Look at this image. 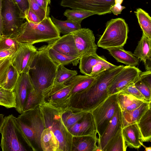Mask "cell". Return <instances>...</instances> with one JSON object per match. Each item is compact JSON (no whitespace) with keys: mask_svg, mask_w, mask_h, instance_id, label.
Returning <instances> with one entry per match:
<instances>
[{"mask_svg":"<svg viewBox=\"0 0 151 151\" xmlns=\"http://www.w3.org/2000/svg\"><path fill=\"white\" fill-rule=\"evenodd\" d=\"M107 50L117 61L127 66L135 67L139 64V60L131 52L124 50L123 46L111 48Z\"/></svg>","mask_w":151,"mask_h":151,"instance_id":"cell-21","label":"cell"},{"mask_svg":"<svg viewBox=\"0 0 151 151\" xmlns=\"http://www.w3.org/2000/svg\"><path fill=\"white\" fill-rule=\"evenodd\" d=\"M77 74L76 70H69L65 67L64 65H59L54 83L64 84Z\"/></svg>","mask_w":151,"mask_h":151,"instance_id":"cell-36","label":"cell"},{"mask_svg":"<svg viewBox=\"0 0 151 151\" xmlns=\"http://www.w3.org/2000/svg\"><path fill=\"white\" fill-rule=\"evenodd\" d=\"M12 57L0 58V86L4 80L8 70L11 65Z\"/></svg>","mask_w":151,"mask_h":151,"instance_id":"cell-41","label":"cell"},{"mask_svg":"<svg viewBox=\"0 0 151 151\" xmlns=\"http://www.w3.org/2000/svg\"><path fill=\"white\" fill-rule=\"evenodd\" d=\"M60 34L51 18L48 16L37 23L26 20L14 38L19 42L32 45L43 42L48 43L59 38Z\"/></svg>","mask_w":151,"mask_h":151,"instance_id":"cell-3","label":"cell"},{"mask_svg":"<svg viewBox=\"0 0 151 151\" xmlns=\"http://www.w3.org/2000/svg\"><path fill=\"white\" fill-rule=\"evenodd\" d=\"M19 75L16 69L11 64L1 86L6 89L13 90Z\"/></svg>","mask_w":151,"mask_h":151,"instance_id":"cell-37","label":"cell"},{"mask_svg":"<svg viewBox=\"0 0 151 151\" xmlns=\"http://www.w3.org/2000/svg\"><path fill=\"white\" fill-rule=\"evenodd\" d=\"M42 91L34 88L27 95L23 108V112L32 110L38 106L42 101Z\"/></svg>","mask_w":151,"mask_h":151,"instance_id":"cell-32","label":"cell"},{"mask_svg":"<svg viewBox=\"0 0 151 151\" xmlns=\"http://www.w3.org/2000/svg\"><path fill=\"white\" fill-rule=\"evenodd\" d=\"M72 33L81 58L97 54L98 46L92 31L88 28H81Z\"/></svg>","mask_w":151,"mask_h":151,"instance_id":"cell-13","label":"cell"},{"mask_svg":"<svg viewBox=\"0 0 151 151\" xmlns=\"http://www.w3.org/2000/svg\"><path fill=\"white\" fill-rule=\"evenodd\" d=\"M118 94L110 95L91 111L98 138L102 136L115 114L118 104Z\"/></svg>","mask_w":151,"mask_h":151,"instance_id":"cell-9","label":"cell"},{"mask_svg":"<svg viewBox=\"0 0 151 151\" xmlns=\"http://www.w3.org/2000/svg\"><path fill=\"white\" fill-rule=\"evenodd\" d=\"M45 128L51 130L59 144V151H71L72 135L64 126L61 118L62 111L41 104L39 106Z\"/></svg>","mask_w":151,"mask_h":151,"instance_id":"cell-5","label":"cell"},{"mask_svg":"<svg viewBox=\"0 0 151 151\" xmlns=\"http://www.w3.org/2000/svg\"><path fill=\"white\" fill-rule=\"evenodd\" d=\"M117 66L107 60L99 62L93 67L90 76H96L105 70L114 68Z\"/></svg>","mask_w":151,"mask_h":151,"instance_id":"cell-42","label":"cell"},{"mask_svg":"<svg viewBox=\"0 0 151 151\" xmlns=\"http://www.w3.org/2000/svg\"><path fill=\"white\" fill-rule=\"evenodd\" d=\"M151 107L141 117L137 124L143 142L151 140Z\"/></svg>","mask_w":151,"mask_h":151,"instance_id":"cell-27","label":"cell"},{"mask_svg":"<svg viewBox=\"0 0 151 151\" xmlns=\"http://www.w3.org/2000/svg\"><path fill=\"white\" fill-rule=\"evenodd\" d=\"M2 35L14 38L18 34L24 19L20 18L13 0H3Z\"/></svg>","mask_w":151,"mask_h":151,"instance_id":"cell-10","label":"cell"},{"mask_svg":"<svg viewBox=\"0 0 151 151\" xmlns=\"http://www.w3.org/2000/svg\"><path fill=\"white\" fill-rule=\"evenodd\" d=\"M139 78L151 88V71L142 72L139 76Z\"/></svg>","mask_w":151,"mask_h":151,"instance_id":"cell-47","label":"cell"},{"mask_svg":"<svg viewBox=\"0 0 151 151\" xmlns=\"http://www.w3.org/2000/svg\"><path fill=\"white\" fill-rule=\"evenodd\" d=\"M118 101L122 111L134 110L145 102L132 95L120 92L118 94Z\"/></svg>","mask_w":151,"mask_h":151,"instance_id":"cell-25","label":"cell"},{"mask_svg":"<svg viewBox=\"0 0 151 151\" xmlns=\"http://www.w3.org/2000/svg\"><path fill=\"white\" fill-rule=\"evenodd\" d=\"M122 115L121 110L118 104L115 114L102 136L98 138V150L104 151L109 141L122 128Z\"/></svg>","mask_w":151,"mask_h":151,"instance_id":"cell-16","label":"cell"},{"mask_svg":"<svg viewBox=\"0 0 151 151\" xmlns=\"http://www.w3.org/2000/svg\"><path fill=\"white\" fill-rule=\"evenodd\" d=\"M15 51L11 49H5L0 50V58L7 57H12Z\"/></svg>","mask_w":151,"mask_h":151,"instance_id":"cell-50","label":"cell"},{"mask_svg":"<svg viewBox=\"0 0 151 151\" xmlns=\"http://www.w3.org/2000/svg\"><path fill=\"white\" fill-rule=\"evenodd\" d=\"M63 14L67 19L80 23L83 19L95 14L91 12L80 9H67Z\"/></svg>","mask_w":151,"mask_h":151,"instance_id":"cell-38","label":"cell"},{"mask_svg":"<svg viewBox=\"0 0 151 151\" xmlns=\"http://www.w3.org/2000/svg\"><path fill=\"white\" fill-rule=\"evenodd\" d=\"M122 132L127 147L139 149L142 146L143 142L137 123L122 127Z\"/></svg>","mask_w":151,"mask_h":151,"instance_id":"cell-19","label":"cell"},{"mask_svg":"<svg viewBox=\"0 0 151 151\" xmlns=\"http://www.w3.org/2000/svg\"><path fill=\"white\" fill-rule=\"evenodd\" d=\"M128 32V25L124 19H111L106 23L105 29L97 45L107 50L123 47L127 41Z\"/></svg>","mask_w":151,"mask_h":151,"instance_id":"cell-7","label":"cell"},{"mask_svg":"<svg viewBox=\"0 0 151 151\" xmlns=\"http://www.w3.org/2000/svg\"><path fill=\"white\" fill-rule=\"evenodd\" d=\"M77 79L76 75L64 84L54 83L42 91L41 104L60 111L68 109L69 95Z\"/></svg>","mask_w":151,"mask_h":151,"instance_id":"cell-8","label":"cell"},{"mask_svg":"<svg viewBox=\"0 0 151 151\" xmlns=\"http://www.w3.org/2000/svg\"><path fill=\"white\" fill-rule=\"evenodd\" d=\"M48 44L58 52L69 56L79 57L72 33L63 35Z\"/></svg>","mask_w":151,"mask_h":151,"instance_id":"cell-18","label":"cell"},{"mask_svg":"<svg viewBox=\"0 0 151 151\" xmlns=\"http://www.w3.org/2000/svg\"><path fill=\"white\" fill-rule=\"evenodd\" d=\"M25 19L33 23H37L41 22L37 15L29 8L26 14Z\"/></svg>","mask_w":151,"mask_h":151,"instance_id":"cell-48","label":"cell"},{"mask_svg":"<svg viewBox=\"0 0 151 151\" xmlns=\"http://www.w3.org/2000/svg\"><path fill=\"white\" fill-rule=\"evenodd\" d=\"M3 0H0V38L2 35L3 22L2 10Z\"/></svg>","mask_w":151,"mask_h":151,"instance_id":"cell-51","label":"cell"},{"mask_svg":"<svg viewBox=\"0 0 151 151\" xmlns=\"http://www.w3.org/2000/svg\"><path fill=\"white\" fill-rule=\"evenodd\" d=\"M134 83L129 85L119 92L132 95L139 99L146 101L144 96L135 86Z\"/></svg>","mask_w":151,"mask_h":151,"instance_id":"cell-44","label":"cell"},{"mask_svg":"<svg viewBox=\"0 0 151 151\" xmlns=\"http://www.w3.org/2000/svg\"><path fill=\"white\" fill-rule=\"evenodd\" d=\"M96 136L86 135L72 136L71 151H97Z\"/></svg>","mask_w":151,"mask_h":151,"instance_id":"cell-20","label":"cell"},{"mask_svg":"<svg viewBox=\"0 0 151 151\" xmlns=\"http://www.w3.org/2000/svg\"><path fill=\"white\" fill-rule=\"evenodd\" d=\"M76 82L72 88L70 97L73 94L79 93L87 88L93 82L96 76L77 75Z\"/></svg>","mask_w":151,"mask_h":151,"instance_id":"cell-35","label":"cell"},{"mask_svg":"<svg viewBox=\"0 0 151 151\" xmlns=\"http://www.w3.org/2000/svg\"><path fill=\"white\" fill-rule=\"evenodd\" d=\"M48 54L51 59L58 65H66L70 64L77 66L81 58L78 57L68 55L58 52L50 47Z\"/></svg>","mask_w":151,"mask_h":151,"instance_id":"cell-28","label":"cell"},{"mask_svg":"<svg viewBox=\"0 0 151 151\" xmlns=\"http://www.w3.org/2000/svg\"><path fill=\"white\" fill-rule=\"evenodd\" d=\"M114 0H62L60 5L64 7L80 9L102 15L111 13Z\"/></svg>","mask_w":151,"mask_h":151,"instance_id":"cell-11","label":"cell"},{"mask_svg":"<svg viewBox=\"0 0 151 151\" xmlns=\"http://www.w3.org/2000/svg\"><path fill=\"white\" fill-rule=\"evenodd\" d=\"M0 105L9 109L16 107L15 93L14 90L0 86Z\"/></svg>","mask_w":151,"mask_h":151,"instance_id":"cell-34","label":"cell"},{"mask_svg":"<svg viewBox=\"0 0 151 151\" xmlns=\"http://www.w3.org/2000/svg\"><path fill=\"white\" fill-rule=\"evenodd\" d=\"M51 20L60 33L63 35L72 33L81 28V23L67 19L62 21L57 19L52 16Z\"/></svg>","mask_w":151,"mask_h":151,"instance_id":"cell-29","label":"cell"},{"mask_svg":"<svg viewBox=\"0 0 151 151\" xmlns=\"http://www.w3.org/2000/svg\"><path fill=\"white\" fill-rule=\"evenodd\" d=\"M150 107L151 102H144L137 108L129 111H122V128L130 124L137 123Z\"/></svg>","mask_w":151,"mask_h":151,"instance_id":"cell-22","label":"cell"},{"mask_svg":"<svg viewBox=\"0 0 151 151\" xmlns=\"http://www.w3.org/2000/svg\"><path fill=\"white\" fill-rule=\"evenodd\" d=\"M123 0H114V4L111 9V11L114 15H117L121 13L122 10L125 8L121 4Z\"/></svg>","mask_w":151,"mask_h":151,"instance_id":"cell-46","label":"cell"},{"mask_svg":"<svg viewBox=\"0 0 151 151\" xmlns=\"http://www.w3.org/2000/svg\"><path fill=\"white\" fill-rule=\"evenodd\" d=\"M122 128L109 141L104 151H125L127 147L123 138Z\"/></svg>","mask_w":151,"mask_h":151,"instance_id":"cell-33","label":"cell"},{"mask_svg":"<svg viewBox=\"0 0 151 151\" xmlns=\"http://www.w3.org/2000/svg\"><path fill=\"white\" fill-rule=\"evenodd\" d=\"M67 129L72 136H96L95 122L91 111L87 112L81 119Z\"/></svg>","mask_w":151,"mask_h":151,"instance_id":"cell-17","label":"cell"},{"mask_svg":"<svg viewBox=\"0 0 151 151\" xmlns=\"http://www.w3.org/2000/svg\"><path fill=\"white\" fill-rule=\"evenodd\" d=\"M48 45L37 49L28 73L34 88L42 91L53 84L58 65L48 54Z\"/></svg>","mask_w":151,"mask_h":151,"instance_id":"cell-2","label":"cell"},{"mask_svg":"<svg viewBox=\"0 0 151 151\" xmlns=\"http://www.w3.org/2000/svg\"><path fill=\"white\" fill-rule=\"evenodd\" d=\"M124 67L117 66L98 74L87 88L70 97L68 108L78 111H91L109 96V86L115 77Z\"/></svg>","mask_w":151,"mask_h":151,"instance_id":"cell-1","label":"cell"},{"mask_svg":"<svg viewBox=\"0 0 151 151\" xmlns=\"http://www.w3.org/2000/svg\"><path fill=\"white\" fill-rule=\"evenodd\" d=\"M87 112L68 108L62 111L61 119L64 126L68 129L81 119Z\"/></svg>","mask_w":151,"mask_h":151,"instance_id":"cell-30","label":"cell"},{"mask_svg":"<svg viewBox=\"0 0 151 151\" xmlns=\"http://www.w3.org/2000/svg\"><path fill=\"white\" fill-rule=\"evenodd\" d=\"M16 118L12 114L4 117L0 132L2 150L33 151L18 126Z\"/></svg>","mask_w":151,"mask_h":151,"instance_id":"cell-6","label":"cell"},{"mask_svg":"<svg viewBox=\"0 0 151 151\" xmlns=\"http://www.w3.org/2000/svg\"><path fill=\"white\" fill-rule=\"evenodd\" d=\"M34 88L28 72L21 74L14 89L16 95V110L20 114L23 112V108L28 93Z\"/></svg>","mask_w":151,"mask_h":151,"instance_id":"cell-15","label":"cell"},{"mask_svg":"<svg viewBox=\"0 0 151 151\" xmlns=\"http://www.w3.org/2000/svg\"><path fill=\"white\" fill-rule=\"evenodd\" d=\"M36 2L41 8L46 12L50 13L49 5L50 3V0H35Z\"/></svg>","mask_w":151,"mask_h":151,"instance_id":"cell-49","label":"cell"},{"mask_svg":"<svg viewBox=\"0 0 151 151\" xmlns=\"http://www.w3.org/2000/svg\"><path fill=\"white\" fill-rule=\"evenodd\" d=\"M106 60L97 54L82 57L80 59L79 68L81 73L90 76L93 67L98 63Z\"/></svg>","mask_w":151,"mask_h":151,"instance_id":"cell-26","label":"cell"},{"mask_svg":"<svg viewBox=\"0 0 151 151\" xmlns=\"http://www.w3.org/2000/svg\"><path fill=\"white\" fill-rule=\"evenodd\" d=\"M141 71L135 66H124L115 77L108 88L109 95L118 93L134 83Z\"/></svg>","mask_w":151,"mask_h":151,"instance_id":"cell-14","label":"cell"},{"mask_svg":"<svg viewBox=\"0 0 151 151\" xmlns=\"http://www.w3.org/2000/svg\"><path fill=\"white\" fill-rule=\"evenodd\" d=\"M18 10L21 18L25 19V14L29 8L28 0H13Z\"/></svg>","mask_w":151,"mask_h":151,"instance_id":"cell-45","label":"cell"},{"mask_svg":"<svg viewBox=\"0 0 151 151\" xmlns=\"http://www.w3.org/2000/svg\"><path fill=\"white\" fill-rule=\"evenodd\" d=\"M18 42L15 38L2 35L0 38V50L5 49H11L16 51Z\"/></svg>","mask_w":151,"mask_h":151,"instance_id":"cell-39","label":"cell"},{"mask_svg":"<svg viewBox=\"0 0 151 151\" xmlns=\"http://www.w3.org/2000/svg\"><path fill=\"white\" fill-rule=\"evenodd\" d=\"M17 122L33 151H42L40 142L42 133L45 129L39 106L24 112L16 118Z\"/></svg>","mask_w":151,"mask_h":151,"instance_id":"cell-4","label":"cell"},{"mask_svg":"<svg viewBox=\"0 0 151 151\" xmlns=\"http://www.w3.org/2000/svg\"><path fill=\"white\" fill-rule=\"evenodd\" d=\"M40 142L42 151H59V144L52 132L45 128L40 137Z\"/></svg>","mask_w":151,"mask_h":151,"instance_id":"cell-24","label":"cell"},{"mask_svg":"<svg viewBox=\"0 0 151 151\" xmlns=\"http://www.w3.org/2000/svg\"><path fill=\"white\" fill-rule=\"evenodd\" d=\"M143 34L151 39V18L147 12L138 8L134 12Z\"/></svg>","mask_w":151,"mask_h":151,"instance_id":"cell-31","label":"cell"},{"mask_svg":"<svg viewBox=\"0 0 151 151\" xmlns=\"http://www.w3.org/2000/svg\"><path fill=\"white\" fill-rule=\"evenodd\" d=\"M4 115L3 114H0V133L1 132V127L3 123L4 117Z\"/></svg>","mask_w":151,"mask_h":151,"instance_id":"cell-52","label":"cell"},{"mask_svg":"<svg viewBox=\"0 0 151 151\" xmlns=\"http://www.w3.org/2000/svg\"><path fill=\"white\" fill-rule=\"evenodd\" d=\"M142 146L144 147L145 148V151H151V147H147L145 146L143 144L142 145Z\"/></svg>","mask_w":151,"mask_h":151,"instance_id":"cell-53","label":"cell"},{"mask_svg":"<svg viewBox=\"0 0 151 151\" xmlns=\"http://www.w3.org/2000/svg\"><path fill=\"white\" fill-rule=\"evenodd\" d=\"M29 9L38 16L41 21L49 16V13L40 6L35 0H28Z\"/></svg>","mask_w":151,"mask_h":151,"instance_id":"cell-43","label":"cell"},{"mask_svg":"<svg viewBox=\"0 0 151 151\" xmlns=\"http://www.w3.org/2000/svg\"><path fill=\"white\" fill-rule=\"evenodd\" d=\"M134 84L136 88L144 96L146 101L148 102H151V88L140 79L139 77L134 82Z\"/></svg>","mask_w":151,"mask_h":151,"instance_id":"cell-40","label":"cell"},{"mask_svg":"<svg viewBox=\"0 0 151 151\" xmlns=\"http://www.w3.org/2000/svg\"><path fill=\"white\" fill-rule=\"evenodd\" d=\"M37 50L32 44L19 42L17 49L12 56L11 64L20 75L28 72Z\"/></svg>","mask_w":151,"mask_h":151,"instance_id":"cell-12","label":"cell"},{"mask_svg":"<svg viewBox=\"0 0 151 151\" xmlns=\"http://www.w3.org/2000/svg\"><path fill=\"white\" fill-rule=\"evenodd\" d=\"M133 54L144 63L148 60H151V39L142 33Z\"/></svg>","mask_w":151,"mask_h":151,"instance_id":"cell-23","label":"cell"}]
</instances>
